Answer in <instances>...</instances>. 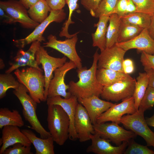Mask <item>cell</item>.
Returning a JSON list of instances; mask_svg holds the SVG:
<instances>
[{
  "label": "cell",
  "instance_id": "1",
  "mask_svg": "<svg viewBox=\"0 0 154 154\" xmlns=\"http://www.w3.org/2000/svg\"><path fill=\"white\" fill-rule=\"evenodd\" d=\"M99 54L97 50L93 56L92 65L89 69L86 66L77 69L78 81H71L69 83L68 92L78 99L94 95L100 96L103 86L99 82L96 76Z\"/></svg>",
  "mask_w": 154,
  "mask_h": 154
},
{
  "label": "cell",
  "instance_id": "2",
  "mask_svg": "<svg viewBox=\"0 0 154 154\" xmlns=\"http://www.w3.org/2000/svg\"><path fill=\"white\" fill-rule=\"evenodd\" d=\"M48 128L54 142L63 145L69 137L70 121L66 112L60 105H48Z\"/></svg>",
  "mask_w": 154,
  "mask_h": 154
},
{
  "label": "cell",
  "instance_id": "3",
  "mask_svg": "<svg viewBox=\"0 0 154 154\" xmlns=\"http://www.w3.org/2000/svg\"><path fill=\"white\" fill-rule=\"evenodd\" d=\"M42 70L29 67L15 70L14 73L19 82L27 88L29 95L38 104L45 101V79Z\"/></svg>",
  "mask_w": 154,
  "mask_h": 154
},
{
  "label": "cell",
  "instance_id": "4",
  "mask_svg": "<svg viewBox=\"0 0 154 154\" xmlns=\"http://www.w3.org/2000/svg\"><path fill=\"white\" fill-rule=\"evenodd\" d=\"M13 92L22 105L23 115L25 119L31 125V128L39 133L41 138L51 137L49 132L44 128L39 120L36 111L37 103L28 94L27 88L20 83L18 88L14 90Z\"/></svg>",
  "mask_w": 154,
  "mask_h": 154
},
{
  "label": "cell",
  "instance_id": "5",
  "mask_svg": "<svg viewBox=\"0 0 154 154\" xmlns=\"http://www.w3.org/2000/svg\"><path fill=\"white\" fill-rule=\"evenodd\" d=\"M144 112L138 109L132 114L124 115L121 118L120 122L126 129L142 137L147 146L154 148V132L148 127Z\"/></svg>",
  "mask_w": 154,
  "mask_h": 154
},
{
  "label": "cell",
  "instance_id": "6",
  "mask_svg": "<svg viewBox=\"0 0 154 154\" xmlns=\"http://www.w3.org/2000/svg\"><path fill=\"white\" fill-rule=\"evenodd\" d=\"M93 126L95 133L102 138L109 140L117 146L120 145L123 142H128L137 135L131 131L125 130L115 122L96 123Z\"/></svg>",
  "mask_w": 154,
  "mask_h": 154
},
{
  "label": "cell",
  "instance_id": "7",
  "mask_svg": "<svg viewBox=\"0 0 154 154\" xmlns=\"http://www.w3.org/2000/svg\"><path fill=\"white\" fill-rule=\"evenodd\" d=\"M47 18L36 27L34 31L26 37L14 40L15 46L22 48L28 44L38 41L40 42L45 41L43 33L48 25L53 22L60 23L66 18V14L64 10H51Z\"/></svg>",
  "mask_w": 154,
  "mask_h": 154
},
{
  "label": "cell",
  "instance_id": "8",
  "mask_svg": "<svg viewBox=\"0 0 154 154\" xmlns=\"http://www.w3.org/2000/svg\"><path fill=\"white\" fill-rule=\"evenodd\" d=\"M136 81L129 75L111 85L104 86L100 96L103 99L116 102L133 96Z\"/></svg>",
  "mask_w": 154,
  "mask_h": 154
},
{
  "label": "cell",
  "instance_id": "9",
  "mask_svg": "<svg viewBox=\"0 0 154 154\" xmlns=\"http://www.w3.org/2000/svg\"><path fill=\"white\" fill-rule=\"evenodd\" d=\"M35 59L38 65L41 64L44 72L45 79L44 96L45 101L48 97V86L54 76L53 73L57 68L62 66L66 62L67 58H56L49 55L43 46H40L37 51Z\"/></svg>",
  "mask_w": 154,
  "mask_h": 154
},
{
  "label": "cell",
  "instance_id": "10",
  "mask_svg": "<svg viewBox=\"0 0 154 154\" xmlns=\"http://www.w3.org/2000/svg\"><path fill=\"white\" fill-rule=\"evenodd\" d=\"M78 33H75L71 38L63 40H58L55 36L50 35L48 37V41L43 43V46L52 48L61 53L73 62L77 69L80 68L82 67V60L76 48Z\"/></svg>",
  "mask_w": 154,
  "mask_h": 154
},
{
  "label": "cell",
  "instance_id": "11",
  "mask_svg": "<svg viewBox=\"0 0 154 154\" xmlns=\"http://www.w3.org/2000/svg\"><path fill=\"white\" fill-rule=\"evenodd\" d=\"M76 68L75 64L70 60L69 62H66L62 66L54 70V76L50 81L48 86V98L59 96L65 99H68L71 96V94L66 91L69 88V86L68 84H65L64 78L68 72Z\"/></svg>",
  "mask_w": 154,
  "mask_h": 154
},
{
  "label": "cell",
  "instance_id": "12",
  "mask_svg": "<svg viewBox=\"0 0 154 154\" xmlns=\"http://www.w3.org/2000/svg\"><path fill=\"white\" fill-rule=\"evenodd\" d=\"M0 8L13 19L15 23H19L24 28L35 29L39 24L31 18L27 9L19 1L16 0L1 1Z\"/></svg>",
  "mask_w": 154,
  "mask_h": 154
},
{
  "label": "cell",
  "instance_id": "13",
  "mask_svg": "<svg viewBox=\"0 0 154 154\" xmlns=\"http://www.w3.org/2000/svg\"><path fill=\"white\" fill-rule=\"evenodd\" d=\"M126 52L115 45L106 48L99 54L98 69L108 68L124 73L122 63Z\"/></svg>",
  "mask_w": 154,
  "mask_h": 154
},
{
  "label": "cell",
  "instance_id": "14",
  "mask_svg": "<svg viewBox=\"0 0 154 154\" xmlns=\"http://www.w3.org/2000/svg\"><path fill=\"white\" fill-rule=\"evenodd\" d=\"M136 111L133 96L124 99L119 104L116 103L98 118L96 123L111 121L119 124L121 118L125 114H132Z\"/></svg>",
  "mask_w": 154,
  "mask_h": 154
},
{
  "label": "cell",
  "instance_id": "15",
  "mask_svg": "<svg viewBox=\"0 0 154 154\" xmlns=\"http://www.w3.org/2000/svg\"><path fill=\"white\" fill-rule=\"evenodd\" d=\"M74 127L80 142L90 140V136L95 133L93 124L85 108L78 103L75 115Z\"/></svg>",
  "mask_w": 154,
  "mask_h": 154
},
{
  "label": "cell",
  "instance_id": "16",
  "mask_svg": "<svg viewBox=\"0 0 154 154\" xmlns=\"http://www.w3.org/2000/svg\"><path fill=\"white\" fill-rule=\"evenodd\" d=\"M41 46L40 42L37 41L33 42L26 51L21 48L17 52L10 66L5 71V73H11L21 67L28 66L42 70L37 64L35 59L36 52Z\"/></svg>",
  "mask_w": 154,
  "mask_h": 154
},
{
  "label": "cell",
  "instance_id": "17",
  "mask_svg": "<svg viewBox=\"0 0 154 154\" xmlns=\"http://www.w3.org/2000/svg\"><path fill=\"white\" fill-rule=\"evenodd\" d=\"M46 101L48 105H58L61 106L66 112L70 119V125L69 138L73 141L78 139L74 127V122L76 109L79 103L78 98L72 95L68 99L62 98L60 96L48 98Z\"/></svg>",
  "mask_w": 154,
  "mask_h": 154
},
{
  "label": "cell",
  "instance_id": "18",
  "mask_svg": "<svg viewBox=\"0 0 154 154\" xmlns=\"http://www.w3.org/2000/svg\"><path fill=\"white\" fill-rule=\"evenodd\" d=\"M115 45L126 51L132 49L154 54V40L150 36L147 28L144 29L137 36L126 41L117 42Z\"/></svg>",
  "mask_w": 154,
  "mask_h": 154
},
{
  "label": "cell",
  "instance_id": "19",
  "mask_svg": "<svg viewBox=\"0 0 154 154\" xmlns=\"http://www.w3.org/2000/svg\"><path fill=\"white\" fill-rule=\"evenodd\" d=\"M92 143L86 149L88 153L96 154H122L128 145V142H123L119 146H114L110 143V141L101 137L95 133L90 136Z\"/></svg>",
  "mask_w": 154,
  "mask_h": 154
},
{
  "label": "cell",
  "instance_id": "20",
  "mask_svg": "<svg viewBox=\"0 0 154 154\" xmlns=\"http://www.w3.org/2000/svg\"><path fill=\"white\" fill-rule=\"evenodd\" d=\"M2 137L0 139V154H3L5 150L13 145L20 143L26 146H31V143L22 132L19 127L7 125L2 129Z\"/></svg>",
  "mask_w": 154,
  "mask_h": 154
},
{
  "label": "cell",
  "instance_id": "21",
  "mask_svg": "<svg viewBox=\"0 0 154 154\" xmlns=\"http://www.w3.org/2000/svg\"><path fill=\"white\" fill-rule=\"evenodd\" d=\"M78 99L86 109L93 125L96 123L98 118L102 113L116 104L102 100L95 95Z\"/></svg>",
  "mask_w": 154,
  "mask_h": 154
},
{
  "label": "cell",
  "instance_id": "22",
  "mask_svg": "<svg viewBox=\"0 0 154 154\" xmlns=\"http://www.w3.org/2000/svg\"><path fill=\"white\" fill-rule=\"evenodd\" d=\"M22 132L33 145L36 154H54V142L52 137L46 138L37 137L31 130L22 129Z\"/></svg>",
  "mask_w": 154,
  "mask_h": 154
},
{
  "label": "cell",
  "instance_id": "23",
  "mask_svg": "<svg viewBox=\"0 0 154 154\" xmlns=\"http://www.w3.org/2000/svg\"><path fill=\"white\" fill-rule=\"evenodd\" d=\"M98 22L94 24L95 32L92 34V46L98 47L101 52L106 48V35L109 16H100Z\"/></svg>",
  "mask_w": 154,
  "mask_h": 154
},
{
  "label": "cell",
  "instance_id": "24",
  "mask_svg": "<svg viewBox=\"0 0 154 154\" xmlns=\"http://www.w3.org/2000/svg\"><path fill=\"white\" fill-rule=\"evenodd\" d=\"M129 75L123 72L105 68L97 69L96 73L98 81L103 87L111 85L126 78Z\"/></svg>",
  "mask_w": 154,
  "mask_h": 154
},
{
  "label": "cell",
  "instance_id": "25",
  "mask_svg": "<svg viewBox=\"0 0 154 154\" xmlns=\"http://www.w3.org/2000/svg\"><path fill=\"white\" fill-rule=\"evenodd\" d=\"M24 125L22 118L19 111L16 110L12 111L6 108L0 109V128L4 126L13 125L21 127Z\"/></svg>",
  "mask_w": 154,
  "mask_h": 154
},
{
  "label": "cell",
  "instance_id": "26",
  "mask_svg": "<svg viewBox=\"0 0 154 154\" xmlns=\"http://www.w3.org/2000/svg\"><path fill=\"white\" fill-rule=\"evenodd\" d=\"M109 22L106 35V48H110L117 42L121 20L117 15L113 13L109 16Z\"/></svg>",
  "mask_w": 154,
  "mask_h": 154
},
{
  "label": "cell",
  "instance_id": "27",
  "mask_svg": "<svg viewBox=\"0 0 154 154\" xmlns=\"http://www.w3.org/2000/svg\"><path fill=\"white\" fill-rule=\"evenodd\" d=\"M51 10L46 0H40L28 9V12L33 20L40 23L47 18Z\"/></svg>",
  "mask_w": 154,
  "mask_h": 154
},
{
  "label": "cell",
  "instance_id": "28",
  "mask_svg": "<svg viewBox=\"0 0 154 154\" xmlns=\"http://www.w3.org/2000/svg\"><path fill=\"white\" fill-rule=\"evenodd\" d=\"M148 86V79L145 72H139L136 78L134 93L133 96L135 106L137 111Z\"/></svg>",
  "mask_w": 154,
  "mask_h": 154
},
{
  "label": "cell",
  "instance_id": "29",
  "mask_svg": "<svg viewBox=\"0 0 154 154\" xmlns=\"http://www.w3.org/2000/svg\"><path fill=\"white\" fill-rule=\"evenodd\" d=\"M151 16L138 12L125 15L120 17L122 21L135 25L143 29L148 28L150 24Z\"/></svg>",
  "mask_w": 154,
  "mask_h": 154
},
{
  "label": "cell",
  "instance_id": "30",
  "mask_svg": "<svg viewBox=\"0 0 154 154\" xmlns=\"http://www.w3.org/2000/svg\"><path fill=\"white\" fill-rule=\"evenodd\" d=\"M143 29L121 21L117 42H125L133 38L138 35Z\"/></svg>",
  "mask_w": 154,
  "mask_h": 154
},
{
  "label": "cell",
  "instance_id": "31",
  "mask_svg": "<svg viewBox=\"0 0 154 154\" xmlns=\"http://www.w3.org/2000/svg\"><path fill=\"white\" fill-rule=\"evenodd\" d=\"M20 84L11 73H5L0 74V99L5 96L7 91L10 88L15 90Z\"/></svg>",
  "mask_w": 154,
  "mask_h": 154
},
{
  "label": "cell",
  "instance_id": "32",
  "mask_svg": "<svg viewBox=\"0 0 154 154\" xmlns=\"http://www.w3.org/2000/svg\"><path fill=\"white\" fill-rule=\"evenodd\" d=\"M118 0H102L97 8L90 12L91 15L96 18L103 15L110 16L114 13Z\"/></svg>",
  "mask_w": 154,
  "mask_h": 154
},
{
  "label": "cell",
  "instance_id": "33",
  "mask_svg": "<svg viewBox=\"0 0 154 154\" xmlns=\"http://www.w3.org/2000/svg\"><path fill=\"white\" fill-rule=\"evenodd\" d=\"M128 147L124 154H154V151L149 149L147 146H144L136 142L133 139L128 142Z\"/></svg>",
  "mask_w": 154,
  "mask_h": 154
},
{
  "label": "cell",
  "instance_id": "34",
  "mask_svg": "<svg viewBox=\"0 0 154 154\" xmlns=\"http://www.w3.org/2000/svg\"><path fill=\"white\" fill-rule=\"evenodd\" d=\"M135 4L136 12L152 16L154 14V0H132Z\"/></svg>",
  "mask_w": 154,
  "mask_h": 154
},
{
  "label": "cell",
  "instance_id": "35",
  "mask_svg": "<svg viewBox=\"0 0 154 154\" xmlns=\"http://www.w3.org/2000/svg\"><path fill=\"white\" fill-rule=\"evenodd\" d=\"M154 106V88L148 86L139 104V110L145 112Z\"/></svg>",
  "mask_w": 154,
  "mask_h": 154
},
{
  "label": "cell",
  "instance_id": "36",
  "mask_svg": "<svg viewBox=\"0 0 154 154\" xmlns=\"http://www.w3.org/2000/svg\"><path fill=\"white\" fill-rule=\"evenodd\" d=\"M31 146H26L20 143H16L6 149L3 154H33Z\"/></svg>",
  "mask_w": 154,
  "mask_h": 154
},
{
  "label": "cell",
  "instance_id": "37",
  "mask_svg": "<svg viewBox=\"0 0 154 154\" xmlns=\"http://www.w3.org/2000/svg\"><path fill=\"white\" fill-rule=\"evenodd\" d=\"M140 61L144 68H154V54H151L142 51Z\"/></svg>",
  "mask_w": 154,
  "mask_h": 154
},
{
  "label": "cell",
  "instance_id": "38",
  "mask_svg": "<svg viewBox=\"0 0 154 154\" xmlns=\"http://www.w3.org/2000/svg\"><path fill=\"white\" fill-rule=\"evenodd\" d=\"M128 0H118L114 13L120 17L125 15Z\"/></svg>",
  "mask_w": 154,
  "mask_h": 154
},
{
  "label": "cell",
  "instance_id": "39",
  "mask_svg": "<svg viewBox=\"0 0 154 154\" xmlns=\"http://www.w3.org/2000/svg\"><path fill=\"white\" fill-rule=\"evenodd\" d=\"M102 0H81V3L87 10L94 11L98 7Z\"/></svg>",
  "mask_w": 154,
  "mask_h": 154
},
{
  "label": "cell",
  "instance_id": "40",
  "mask_svg": "<svg viewBox=\"0 0 154 154\" xmlns=\"http://www.w3.org/2000/svg\"><path fill=\"white\" fill-rule=\"evenodd\" d=\"M51 10H60L63 9L66 4V0H46Z\"/></svg>",
  "mask_w": 154,
  "mask_h": 154
},
{
  "label": "cell",
  "instance_id": "41",
  "mask_svg": "<svg viewBox=\"0 0 154 154\" xmlns=\"http://www.w3.org/2000/svg\"><path fill=\"white\" fill-rule=\"evenodd\" d=\"M122 66L124 72L127 74H129L133 72L134 70V66L133 61L130 59L124 60Z\"/></svg>",
  "mask_w": 154,
  "mask_h": 154
},
{
  "label": "cell",
  "instance_id": "42",
  "mask_svg": "<svg viewBox=\"0 0 154 154\" xmlns=\"http://www.w3.org/2000/svg\"><path fill=\"white\" fill-rule=\"evenodd\" d=\"M148 77V86L154 88V68H144Z\"/></svg>",
  "mask_w": 154,
  "mask_h": 154
},
{
  "label": "cell",
  "instance_id": "43",
  "mask_svg": "<svg viewBox=\"0 0 154 154\" xmlns=\"http://www.w3.org/2000/svg\"><path fill=\"white\" fill-rule=\"evenodd\" d=\"M0 19L4 23L8 24L15 23L13 19L0 8Z\"/></svg>",
  "mask_w": 154,
  "mask_h": 154
},
{
  "label": "cell",
  "instance_id": "44",
  "mask_svg": "<svg viewBox=\"0 0 154 154\" xmlns=\"http://www.w3.org/2000/svg\"><path fill=\"white\" fill-rule=\"evenodd\" d=\"M136 12L135 6L132 0H128L125 15Z\"/></svg>",
  "mask_w": 154,
  "mask_h": 154
},
{
  "label": "cell",
  "instance_id": "45",
  "mask_svg": "<svg viewBox=\"0 0 154 154\" xmlns=\"http://www.w3.org/2000/svg\"><path fill=\"white\" fill-rule=\"evenodd\" d=\"M40 0H19V1L27 9H29Z\"/></svg>",
  "mask_w": 154,
  "mask_h": 154
},
{
  "label": "cell",
  "instance_id": "46",
  "mask_svg": "<svg viewBox=\"0 0 154 154\" xmlns=\"http://www.w3.org/2000/svg\"><path fill=\"white\" fill-rule=\"evenodd\" d=\"M147 29L150 36L154 40V14L151 16L150 24Z\"/></svg>",
  "mask_w": 154,
  "mask_h": 154
},
{
  "label": "cell",
  "instance_id": "47",
  "mask_svg": "<svg viewBox=\"0 0 154 154\" xmlns=\"http://www.w3.org/2000/svg\"><path fill=\"white\" fill-rule=\"evenodd\" d=\"M145 119L148 125L154 127V113L152 116Z\"/></svg>",
  "mask_w": 154,
  "mask_h": 154
},
{
  "label": "cell",
  "instance_id": "48",
  "mask_svg": "<svg viewBox=\"0 0 154 154\" xmlns=\"http://www.w3.org/2000/svg\"><path fill=\"white\" fill-rule=\"evenodd\" d=\"M4 64L3 62L2 59H0V69H2L5 66V65Z\"/></svg>",
  "mask_w": 154,
  "mask_h": 154
}]
</instances>
